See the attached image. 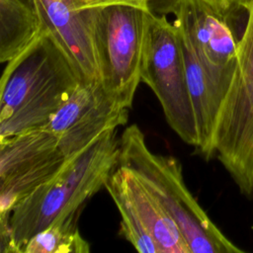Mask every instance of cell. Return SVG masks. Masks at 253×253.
Masks as SVG:
<instances>
[{"label": "cell", "instance_id": "6da1fadb", "mask_svg": "<svg viewBox=\"0 0 253 253\" xmlns=\"http://www.w3.org/2000/svg\"><path fill=\"white\" fill-rule=\"evenodd\" d=\"M120 137L116 129L102 133L70 157L47 182L41 185L0 221V252L21 253L24 244L59 217L80 211L117 168Z\"/></svg>", "mask_w": 253, "mask_h": 253}, {"label": "cell", "instance_id": "7a4b0ae2", "mask_svg": "<svg viewBox=\"0 0 253 253\" xmlns=\"http://www.w3.org/2000/svg\"><path fill=\"white\" fill-rule=\"evenodd\" d=\"M80 81L66 53L42 32L6 62L0 80V141L44 128Z\"/></svg>", "mask_w": 253, "mask_h": 253}, {"label": "cell", "instance_id": "3957f363", "mask_svg": "<svg viewBox=\"0 0 253 253\" xmlns=\"http://www.w3.org/2000/svg\"><path fill=\"white\" fill-rule=\"evenodd\" d=\"M118 165L129 168L167 210L182 231L192 253H241L211 221L186 187L182 165L172 156L152 152L137 125L120 137Z\"/></svg>", "mask_w": 253, "mask_h": 253}, {"label": "cell", "instance_id": "277c9868", "mask_svg": "<svg viewBox=\"0 0 253 253\" xmlns=\"http://www.w3.org/2000/svg\"><path fill=\"white\" fill-rule=\"evenodd\" d=\"M234 74L220 106L212 155L222 164L240 192L253 195V0L246 9Z\"/></svg>", "mask_w": 253, "mask_h": 253}, {"label": "cell", "instance_id": "5b68a950", "mask_svg": "<svg viewBox=\"0 0 253 253\" xmlns=\"http://www.w3.org/2000/svg\"><path fill=\"white\" fill-rule=\"evenodd\" d=\"M152 13L130 5L100 7L97 26L100 80L109 96L128 110L141 82Z\"/></svg>", "mask_w": 253, "mask_h": 253}, {"label": "cell", "instance_id": "8992f818", "mask_svg": "<svg viewBox=\"0 0 253 253\" xmlns=\"http://www.w3.org/2000/svg\"><path fill=\"white\" fill-rule=\"evenodd\" d=\"M140 81L154 92L170 127L184 142L197 150V121L180 34L165 15H151Z\"/></svg>", "mask_w": 253, "mask_h": 253}, {"label": "cell", "instance_id": "52a82bcc", "mask_svg": "<svg viewBox=\"0 0 253 253\" xmlns=\"http://www.w3.org/2000/svg\"><path fill=\"white\" fill-rule=\"evenodd\" d=\"M105 188L120 214V234L142 253H192L174 218L134 173L118 165Z\"/></svg>", "mask_w": 253, "mask_h": 253}, {"label": "cell", "instance_id": "ba28073f", "mask_svg": "<svg viewBox=\"0 0 253 253\" xmlns=\"http://www.w3.org/2000/svg\"><path fill=\"white\" fill-rule=\"evenodd\" d=\"M169 13L175 16L173 23L200 62L230 84L240 40L234 25L236 12L211 0H174Z\"/></svg>", "mask_w": 253, "mask_h": 253}, {"label": "cell", "instance_id": "9c48e42d", "mask_svg": "<svg viewBox=\"0 0 253 253\" xmlns=\"http://www.w3.org/2000/svg\"><path fill=\"white\" fill-rule=\"evenodd\" d=\"M127 118L128 109L109 96L101 80H81L45 128L69 159L102 133L126 125Z\"/></svg>", "mask_w": 253, "mask_h": 253}, {"label": "cell", "instance_id": "30bf717a", "mask_svg": "<svg viewBox=\"0 0 253 253\" xmlns=\"http://www.w3.org/2000/svg\"><path fill=\"white\" fill-rule=\"evenodd\" d=\"M42 31L66 53L81 80H100L97 26L100 7L89 0H32Z\"/></svg>", "mask_w": 253, "mask_h": 253}, {"label": "cell", "instance_id": "8fae6325", "mask_svg": "<svg viewBox=\"0 0 253 253\" xmlns=\"http://www.w3.org/2000/svg\"><path fill=\"white\" fill-rule=\"evenodd\" d=\"M32 0H0V62L22 53L42 34Z\"/></svg>", "mask_w": 253, "mask_h": 253}, {"label": "cell", "instance_id": "7c38bea8", "mask_svg": "<svg viewBox=\"0 0 253 253\" xmlns=\"http://www.w3.org/2000/svg\"><path fill=\"white\" fill-rule=\"evenodd\" d=\"M80 211L62 216L32 236L21 253H88L90 245L78 228Z\"/></svg>", "mask_w": 253, "mask_h": 253}, {"label": "cell", "instance_id": "4fadbf2b", "mask_svg": "<svg viewBox=\"0 0 253 253\" xmlns=\"http://www.w3.org/2000/svg\"><path fill=\"white\" fill-rule=\"evenodd\" d=\"M96 6L106 5H130L152 12L169 13L174 0H89Z\"/></svg>", "mask_w": 253, "mask_h": 253}, {"label": "cell", "instance_id": "5bb4252c", "mask_svg": "<svg viewBox=\"0 0 253 253\" xmlns=\"http://www.w3.org/2000/svg\"><path fill=\"white\" fill-rule=\"evenodd\" d=\"M218 7L229 10V11H239L244 10L246 11L249 4L252 2V0H211Z\"/></svg>", "mask_w": 253, "mask_h": 253}]
</instances>
